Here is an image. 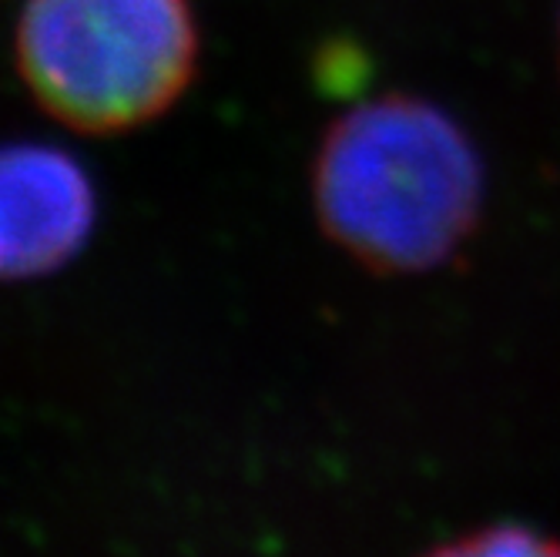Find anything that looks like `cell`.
Segmentation results:
<instances>
[{
	"mask_svg": "<svg viewBox=\"0 0 560 557\" xmlns=\"http://www.w3.org/2000/svg\"><path fill=\"white\" fill-rule=\"evenodd\" d=\"M483 162L440 105L386 94L346 112L319 141L313 195L323 232L360 266L417 276L477 232Z\"/></svg>",
	"mask_w": 560,
	"mask_h": 557,
	"instance_id": "cell-1",
	"label": "cell"
},
{
	"mask_svg": "<svg viewBox=\"0 0 560 557\" xmlns=\"http://www.w3.org/2000/svg\"><path fill=\"white\" fill-rule=\"evenodd\" d=\"M198 65L188 0H27L18 68L58 121L112 135L165 115Z\"/></svg>",
	"mask_w": 560,
	"mask_h": 557,
	"instance_id": "cell-2",
	"label": "cell"
},
{
	"mask_svg": "<svg viewBox=\"0 0 560 557\" xmlns=\"http://www.w3.org/2000/svg\"><path fill=\"white\" fill-rule=\"evenodd\" d=\"M94 219V185L68 151L0 144V279L68 266L91 239Z\"/></svg>",
	"mask_w": 560,
	"mask_h": 557,
	"instance_id": "cell-3",
	"label": "cell"
},
{
	"mask_svg": "<svg viewBox=\"0 0 560 557\" xmlns=\"http://www.w3.org/2000/svg\"><path fill=\"white\" fill-rule=\"evenodd\" d=\"M440 554H453V557H540V554H560V541L534 531L527 524H490L480 531H470L456 541H446L440 547Z\"/></svg>",
	"mask_w": 560,
	"mask_h": 557,
	"instance_id": "cell-4",
	"label": "cell"
},
{
	"mask_svg": "<svg viewBox=\"0 0 560 557\" xmlns=\"http://www.w3.org/2000/svg\"><path fill=\"white\" fill-rule=\"evenodd\" d=\"M557 58H560V27H557Z\"/></svg>",
	"mask_w": 560,
	"mask_h": 557,
	"instance_id": "cell-5",
	"label": "cell"
}]
</instances>
